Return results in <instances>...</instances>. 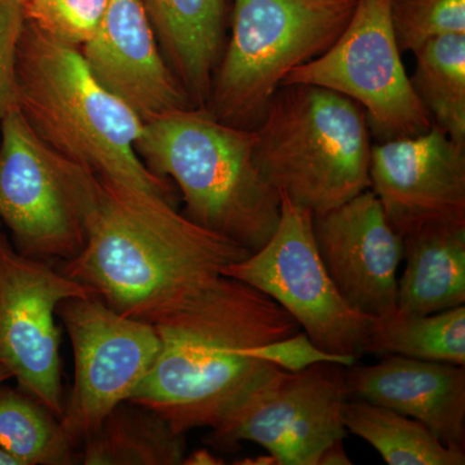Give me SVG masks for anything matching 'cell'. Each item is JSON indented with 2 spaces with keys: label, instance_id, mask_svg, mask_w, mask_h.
Listing matches in <instances>:
<instances>
[{
  "label": "cell",
  "instance_id": "obj_29",
  "mask_svg": "<svg viewBox=\"0 0 465 465\" xmlns=\"http://www.w3.org/2000/svg\"><path fill=\"white\" fill-rule=\"evenodd\" d=\"M183 464L189 465H220L224 464L222 458H217L210 450H198L191 457H186Z\"/></svg>",
  "mask_w": 465,
  "mask_h": 465
},
{
  "label": "cell",
  "instance_id": "obj_2",
  "mask_svg": "<svg viewBox=\"0 0 465 465\" xmlns=\"http://www.w3.org/2000/svg\"><path fill=\"white\" fill-rule=\"evenodd\" d=\"M84 229V250L58 269L118 313L149 323L251 253L173 202L99 174Z\"/></svg>",
  "mask_w": 465,
  "mask_h": 465
},
{
  "label": "cell",
  "instance_id": "obj_1",
  "mask_svg": "<svg viewBox=\"0 0 465 465\" xmlns=\"http://www.w3.org/2000/svg\"><path fill=\"white\" fill-rule=\"evenodd\" d=\"M161 349L128 401L166 418L174 430L219 427L283 370L252 349L302 331L278 302L219 275L188 293L152 323Z\"/></svg>",
  "mask_w": 465,
  "mask_h": 465
},
{
  "label": "cell",
  "instance_id": "obj_32",
  "mask_svg": "<svg viewBox=\"0 0 465 465\" xmlns=\"http://www.w3.org/2000/svg\"><path fill=\"white\" fill-rule=\"evenodd\" d=\"M11 379V374L5 369V367L0 366V382L7 381Z\"/></svg>",
  "mask_w": 465,
  "mask_h": 465
},
{
  "label": "cell",
  "instance_id": "obj_11",
  "mask_svg": "<svg viewBox=\"0 0 465 465\" xmlns=\"http://www.w3.org/2000/svg\"><path fill=\"white\" fill-rule=\"evenodd\" d=\"M347 367L320 362L284 371L204 437L217 451L234 452L241 442L258 443L277 465H318L324 450L344 440L342 406L349 399Z\"/></svg>",
  "mask_w": 465,
  "mask_h": 465
},
{
  "label": "cell",
  "instance_id": "obj_7",
  "mask_svg": "<svg viewBox=\"0 0 465 465\" xmlns=\"http://www.w3.org/2000/svg\"><path fill=\"white\" fill-rule=\"evenodd\" d=\"M96 173L39 139L16 108L0 124V222L18 252L69 262L85 243Z\"/></svg>",
  "mask_w": 465,
  "mask_h": 465
},
{
  "label": "cell",
  "instance_id": "obj_20",
  "mask_svg": "<svg viewBox=\"0 0 465 465\" xmlns=\"http://www.w3.org/2000/svg\"><path fill=\"white\" fill-rule=\"evenodd\" d=\"M345 430L372 446L390 465H464L465 451L449 448L420 421L362 400L345 401Z\"/></svg>",
  "mask_w": 465,
  "mask_h": 465
},
{
  "label": "cell",
  "instance_id": "obj_31",
  "mask_svg": "<svg viewBox=\"0 0 465 465\" xmlns=\"http://www.w3.org/2000/svg\"><path fill=\"white\" fill-rule=\"evenodd\" d=\"M0 465H17L16 461L14 460L8 454H5L2 449H0Z\"/></svg>",
  "mask_w": 465,
  "mask_h": 465
},
{
  "label": "cell",
  "instance_id": "obj_24",
  "mask_svg": "<svg viewBox=\"0 0 465 465\" xmlns=\"http://www.w3.org/2000/svg\"><path fill=\"white\" fill-rule=\"evenodd\" d=\"M391 24L401 54L443 35L465 34V0H391Z\"/></svg>",
  "mask_w": 465,
  "mask_h": 465
},
{
  "label": "cell",
  "instance_id": "obj_5",
  "mask_svg": "<svg viewBox=\"0 0 465 465\" xmlns=\"http://www.w3.org/2000/svg\"><path fill=\"white\" fill-rule=\"evenodd\" d=\"M253 130L266 182L313 215L370 189L371 131L349 97L317 85H281Z\"/></svg>",
  "mask_w": 465,
  "mask_h": 465
},
{
  "label": "cell",
  "instance_id": "obj_12",
  "mask_svg": "<svg viewBox=\"0 0 465 465\" xmlns=\"http://www.w3.org/2000/svg\"><path fill=\"white\" fill-rule=\"evenodd\" d=\"M94 295L50 262L29 258L0 231V366L58 419L64 412L61 330L64 300Z\"/></svg>",
  "mask_w": 465,
  "mask_h": 465
},
{
  "label": "cell",
  "instance_id": "obj_16",
  "mask_svg": "<svg viewBox=\"0 0 465 465\" xmlns=\"http://www.w3.org/2000/svg\"><path fill=\"white\" fill-rule=\"evenodd\" d=\"M348 397L420 421L449 448L465 451V366L385 356L345 371Z\"/></svg>",
  "mask_w": 465,
  "mask_h": 465
},
{
  "label": "cell",
  "instance_id": "obj_25",
  "mask_svg": "<svg viewBox=\"0 0 465 465\" xmlns=\"http://www.w3.org/2000/svg\"><path fill=\"white\" fill-rule=\"evenodd\" d=\"M24 17L51 38L84 47L97 33L109 0H23Z\"/></svg>",
  "mask_w": 465,
  "mask_h": 465
},
{
  "label": "cell",
  "instance_id": "obj_17",
  "mask_svg": "<svg viewBox=\"0 0 465 465\" xmlns=\"http://www.w3.org/2000/svg\"><path fill=\"white\" fill-rule=\"evenodd\" d=\"M159 48L193 106L206 108L225 48V0H143Z\"/></svg>",
  "mask_w": 465,
  "mask_h": 465
},
{
  "label": "cell",
  "instance_id": "obj_22",
  "mask_svg": "<svg viewBox=\"0 0 465 465\" xmlns=\"http://www.w3.org/2000/svg\"><path fill=\"white\" fill-rule=\"evenodd\" d=\"M412 54L415 94L433 124L465 146V34L430 39Z\"/></svg>",
  "mask_w": 465,
  "mask_h": 465
},
{
  "label": "cell",
  "instance_id": "obj_3",
  "mask_svg": "<svg viewBox=\"0 0 465 465\" xmlns=\"http://www.w3.org/2000/svg\"><path fill=\"white\" fill-rule=\"evenodd\" d=\"M18 109L45 145L99 176L176 204L173 182L134 145L143 122L92 74L79 48L25 21L17 48Z\"/></svg>",
  "mask_w": 465,
  "mask_h": 465
},
{
  "label": "cell",
  "instance_id": "obj_26",
  "mask_svg": "<svg viewBox=\"0 0 465 465\" xmlns=\"http://www.w3.org/2000/svg\"><path fill=\"white\" fill-rule=\"evenodd\" d=\"M25 17L18 0H0V124L18 108L17 48Z\"/></svg>",
  "mask_w": 465,
  "mask_h": 465
},
{
  "label": "cell",
  "instance_id": "obj_9",
  "mask_svg": "<svg viewBox=\"0 0 465 465\" xmlns=\"http://www.w3.org/2000/svg\"><path fill=\"white\" fill-rule=\"evenodd\" d=\"M262 291L304 330L318 348L360 358L372 320L354 311L324 266L313 234V213L281 195V217L271 240L222 272Z\"/></svg>",
  "mask_w": 465,
  "mask_h": 465
},
{
  "label": "cell",
  "instance_id": "obj_33",
  "mask_svg": "<svg viewBox=\"0 0 465 465\" xmlns=\"http://www.w3.org/2000/svg\"><path fill=\"white\" fill-rule=\"evenodd\" d=\"M18 2H23V0H18Z\"/></svg>",
  "mask_w": 465,
  "mask_h": 465
},
{
  "label": "cell",
  "instance_id": "obj_27",
  "mask_svg": "<svg viewBox=\"0 0 465 465\" xmlns=\"http://www.w3.org/2000/svg\"><path fill=\"white\" fill-rule=\"evenodd\" d=\"M252 354L260 361L287 372H299L320 362H333L351 367L356 365L358 361L353 356H341L322 351L311 341L307 333L302 331L253 348Z\"/></svg>",
  "mask_w": 465,
  "mask_h": 465
},
{
  "label": "cell",
  "instance_id": "obj_13",
  "mask_svg": "<svg viewBox=\"0 0 465 465\" xmlns=\"http://www.w3.org/2000/svg\"><path fill=\"white\" fill-rule=\"evenodd\" d=\"M370 189L405 237L433 224H465V146L433 124L371 146Z\"/></svg>",
  "mask_w": 465,
  "mask_h": 465
},
{
  "label": "cell",
  "instance_id": "obj_21",
  "mask_svg": "<svg viewBox=\"0 0 465 465\" xmlns=\"http://www.w3.org/2000/svg\"><path fill=\"white\" fill-rule=\"evenodd\" d=\"M0 382V449L17 465L78 464V451L48 407Z\"/></svg>",
  "mask_w": 465,
  "mask_h": 465
},
{
  "label": "cell",
  "instance_id": "obj_14",
  "mask_svg": "<svg viewBox=\"0 0 465 465\" xmlns=\"http://www.w3.org/2000/svg\"><path fill=\"white\" fill-rule=\"evenodd\" d=\"M318 252L342 299L370 318L397 312L403 237L371 189L313 215Z\"/></svg>",
  "mask_w": 465,
  "mask_h": 465
},
{
  "label": "cell",
  "instance_id": "obj_19",
  "mask_svg": "<svg viewBox=\"0 0 465 465\" xmlns=\"http://www.w3.org/2000/svg\"><path fill=\"white\" fill-rule=\"evenodd\" d=\"M185 436L150 407L124 401L85 437L76 459L84 465H179Z\"/></svg>",
  "mask_w": 465,
  "mask_h": 465
},
{
  "label": "cell",
  "instance_id": "obj_4",
  "mask_svg": "<svg viewBox=\"0 0 465 465\" xmlns=\"http://www.w3.org/2000/svg\"><path fill=\"white\" fill-rule=\"evenodd\" d=\"M256 134L188 106L143 124L134 150L153 173L176 183L183 215L251 253L280 223L281 195L260 173Z\"/></svg>",
  "mask_w": 465,
  "mask_h": 465
},
{
  "label": "cell",
  "instance_id": "obj_8",
  "mask_svg": "<svg viewBox=\"0 0 465 465\" xmlns=\"http://www.w3.org/2000/svg\"><path fill=\"white\" fill-rule=\"evenodd\" d=\"M289 84L317 85L353 100L381 142L416 136L433 125L403 66L391 0H356L339 38L320 56L290 70L281 85Z\"/></svg>",
  "mask_w": 465,
  "mask_h": 465
},
{
  "label": "cell",
  "instance_id": "obj_30",
  "mask_svg": "<svg viewBox=\"0 0 465 465\" xmlns=\"http://www.w3.org/2000/svg\"><path fill=\"white\" fill-rule=\"evenodd\" d=\"M235 464H250V465H277L275 459L271 454H266L265 457H258L252 459H244L243 461H235Z\"/></svg>",
  "mask_w": 465,
  "mask_h": 465
},
{
  "label": "cell",
  "instance_id": "obj_10",
  "mask_svg": "<svg viewBox=\"0 0 465 465\" xmlns=\"http://www.w3.org/2000/svg\"><path fill=\"white\" fill-rule=\"evenodd\" d=\"M57 318L74 358L60 421L78 449L113 409L131 399L154 365L161 341L152 323L118 313L96 295L64 300Z\"/></svg>",
  "mask_w": 465,
  "mask_h": 465
},
{
  "label": "cell",
  "instance_id": "obj_6",
  "mask_svg": "<svg viewBox=\"0 0 465 465\" xmlns=\"http://www.w3.org/2000/svg\"><path fill=\"white\" fill-rule=\"evenodd\" d=\"M356 0H234L231 39L206 108L219 121L253 130L293 67L329 50Z\"/></svg>",
  "mask_w": 465,
  "mask_h": 465
},
{
  "label": "cell",
  "instance_id": "obj_18",
  "mask_svg": "<svg viewBox=\"0 0 465 465\" xmlns=\"http://www.w3.org/2000/svg\"><path fill=\"white\" fill-rule=\"evenodd\" d=\"M397 313L428 316L465 304V224L423 226L403 237Z\"/></svg>",
  "mask_w": 465,
  "mask_h": 465
},
{
  "label": "cell",
  "instance_id": "obj_23",
  "mask_svg": "<svg viewBox=\"0 0 465 465\" xmlns=\"http://www.w3.org/2000/svg\"><path fill=\"white\" fill-rule=\"evenodd\" d=\"M366 353L465 366V307L428 316L374 318Z\"/></svg>",
  "mask_w": 465,
  "mask_h": 465
},
{
  "label": "cell",
  "instance_id": "obj_15",
  "mask_svg": "<svg viewBox=\"0 0 465 465\" xmlns=\"http://www.w3.org/2000/svg\"><path fill=\"white\" fill-rule=\"evenodd\" d=\"M79 50L100 84L143 124L193 106L162 54L143 0H109L99 30Z\"/></svg>",
  "mask_w": 465,
  "mask_h": 465
},
{
  "label": "cell",
  "instance_id": "obj_28",
  "mask_svg": "<svg viewBox=\"0 0 465 465\" xmlns=\"http://www.w3.org/2000/svg\"><path fill=\"white\" fill-rule=\"evenodd\" d=\"M347 451H345L342 440H336L332 445L324 450L321 455L318 465H351Z\"/></svg>",
  "mask_w": 465,
  "mask_h": 465
}]
</instances>
